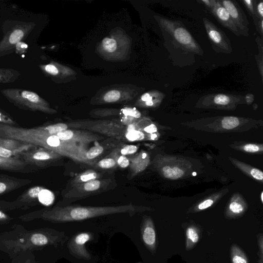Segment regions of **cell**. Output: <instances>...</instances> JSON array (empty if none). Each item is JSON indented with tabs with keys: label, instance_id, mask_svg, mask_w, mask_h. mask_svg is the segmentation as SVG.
I'll return each instance as SVG.
<instances>
[{
	"label": "cell",
	"instance_id": "cell-19",
	"mask_svg": "<svg viewBox=\"0 0 263 263\" xmlns=\"http://www.w3.org/2000/svg\"><path fill=\"white\" fill-rule=\"evenodd\" d=\"M233 162L238 166L241 170L250 175L253 178L257 180L262 181L263 179V173L260 170L248 166L239 161L233 160Z\"/></svg>",
	"mask_w": 263,
	"mask_h": 263
},
{
	"label": "cell",
	"instance_id": "cell-20",
	"mask_svg": "<svg viewBox=\"0 0 263 263\" xmlns=\"http://www.w3.org/2000/svg\"><path fill=\"white\" fill-rule=\"evenodd\" d=\"M19 75V73L13 69L0 68V83L13 82Z\"/></svg>",
	"mask_w": 263,
	"mask_h": 263
},
{
	"label": "cell",
	"instance_id": "cell-27",
	"mask_svg": "<svg viewBox=\"0 0 263 263\" xmlns=\"http://www.w3.org/2000/svg\"><path fill=\"white\" fill-rule=\"evenodd\" d=\"M256 41L258 47L259 53L258 55H255V59L257 62V64L258 67L260 74L261 76V79L263 78V68H262V62H263V47H262V41L261 38L259 36L256 39Z\"/></svg>",
	"mask_w": 263,
	"mask_h": 263
},
{
	"label": "cell",
	"instance_id": "cell-22",
	"mask_svg": "<svg viewBox=\"0 0 263 263\" xmlns=\"http://www.w3.org/2000/svg\"><path fill=\"white\" fill-rule=\"evenodd\" d=\"M247 9L250 16L252 17L255 28H256L259 21L260 20L257 16L256 6V1L254 0H243L241 1Z\"/></svg>",
	"mask_w": 263,
	"mask_h": 263
},
{
	"label": "cell",
	"instance_id": "cell-6",
	"mask_svg": "<svg viewBox=\"0 0 263 263\" xmlns=\"http://www.w3.org/2000/svg\"><path fill=\"white\" fill-rule=\"evenodd\" d=\"M113 180L98 179L68 188L64 194L67 200H76L100 194L113 187Z\"/></svg>",
	"mask_w": 263,
	"mask_h": 263
},
{
	"label": "cell",
	"instance_id": "cell-13",
	"mask_svg": "<svg viewBox=\"0 0 263 263\" xmlns=\"http://www.w3.org/2000/svg\"><path fill=\"white\" fill-rule=\"evenodd\" d=\"M244 101V97L240 95L217 93L203 96L200 99L198 103L200 102L205 106L227 107L235 106L239 102H243Z\"/></svg>",
	"mask_w": 263,
	"mask_h": 263
},
{
	"label": "cell",
	"instance_id": "cell-38",
	"mask_svg": "<svg viewBox=\"0 0 263 263\" xmlns=\"http://www.w3.org/2000/svg\"><path fill=\"white\" fill-rule=\"evenodd\" d=\"M41 67L47 73L53 76H55L59 73V70L57 67L51 64L42 66Z\"/></svg>",
	"mask_w": 263,
	"mask_h": 263
},
{
	"label": "cell",
	"instance_id": "cell-9",
	"mask_svg": "<svg viewBox=\"0 0 263 263\" xmlns=\"http://www.w3.org/2000/svg\"><path fill=\"white\" fill-rule=\"evenodd\" d=\"M208 37L214 49L218 52L231 53L232 48L230 40L225 33L208 18H203Z\"/></svg>",
	"mask_w": 263,
	"mask_h": 263
},
{
	"label": "cell",
	"instance_id": "cell-24",
	"mask_svg": "<svg viewBox=\"0 0 263 263\" xmlns=\"http://www.w3.org/2000/svg\"><path fill=\"white\" fill-rule=\"evenodd\" d=\"M164 177L169 179H178L184 174V172L177 167L172 168L169 166H165L162 169Z\"/></svg>",
	"mask_w": 263,
	"mask_h": 263
},
{
	"label": "cell",
	"instance_id": "cell-33",
	"mask_svg": "<svg viewBox=\"0 0 263 263\" xmlns=\"http://www.w3.org/2000/svg\"><path fill=\"white\" fill-rule=\"evenodd\" d=\"M102 47L105 51L112 52L117 48L116 41L112 39L104 38L102 41Z\"/></svg>",
	"mask_w": 263,
	"mask_h": 263
},
{
	"label": "cell",
	"instance_id": "cell-49",
	"mask_svg": "<svg viewBox=\"0 0 263 263\" xmlns=\"http://www.w3.org/2000/svg\"><path fill=\"white\" fill-rule=\"evenodd\" d=\"M4 216V214L0 211V218Z\"/></svg>",
	"mask_w": 263,
	"mask_h": 263
},
{
	"label": "cell",
	"instance_id": "cell-46",
	"mask_svg": "<svg viewBox=\"0 0 263 263\" xmlns=\"http://www.w3.org/2000/svg\"><path fill=\"white\" fill-rule=\"evenodd\" d=\"M256 30L262 36L263 35V20H260L256 28Z\"/></svg>",
	"mask_w": 263,
	"mask_h": 263
},
{
	"label": "cell",
	"instance_id": "cell-28",
	"mask_svg": "<svg viewBox=\"0 0 263 263\" xmlns=\"http://www.w3.org/2000/svg\"><path fill=\"white\" fill-rule=\"evenodd\" d=\"M222 127L226 129H232L239 125L240 121L238 118L235 117H224L221 122Z\"/></svg>",
	"mask_w": 263,
	"mask_h": 263
},
{
	"label": "cell",
	"instance_id": "cell-37",
	"mask_svg": "<svg viewBox=\"0 0 263 263\" xmlns=\"http://www.w3.org/2000/svg\"><path fill=\"white\" fill-rule=\"evenodd\" d=\"M242 148L243 151L248 153H256L261 151L262 147L254 144H247L243 145Z\"/></svg>",
	"mask_w": 263,
	"mask_h": 263
},
{
	"label": "cell",
	"instance_id": "cell-23",
	"mask_svg": "<svg viewBox=\"0 0 263 263\" xmlns=\"http://www.w3.org/2000/svg\"><path fill=\"white\" fill-rule=\"evenodd\" d=\"M231 257L232 263H248L245 254L236 246L231 248Z\"/></svg>",
	"mask_w": 263,
	"mask_h": 263
},
{
	"label": "cell",
	"instance_id": "cell-7",
	"mask_svg": "<svg viewBox=\"0 0 263 263\" xmlns=\"http://www.w3.org/2000/svg\"><path fill=\"white\" fill-rule=\"evenodd\" d=\"M63 157L54 151L42 147L32 148L20 154L21 159L38 169L51 166Z\"/></svg>",
	"mask_w": 263,
	"mask_h": 263
},
{
	"label": "cell",
	"instance_id": "cell-5",
	"mask_svg": "<svg viewBox=\"0 0 263 263\" xmlns=\"http://www.w3.org/2000/svg\"><path fill=\"white\" fill-rule=\"evenodd\" d=\"M54 199V194L51 191L43 186H34L26 190L15 201L11 202L0 201V204L21 206L39 203L49 206Z\"/></svg>",
	"mask_w": 263,
	"mask_h": 263
},
{
	"label": "cell",
	"instance_id": "cell-10",
	"mask_svg": "<svg viewBox=\"0 0 263 263\" xmlns=\"http://www.w3.org/2000/svg\"><path fill=\"white\" fill-rule=\"evenodd\" d=\"M218 1L229 12L233 23L238 29L240 35L248 36L249 23L239 5L235 1Z\"/></svg>",
	"mask_w": 263,
	"mask_h": 263
},
{
	"label": "cell",
	"instance_id": "cell-29",
	"mask_svg": "<svg viewBox=\"0 0 263 263\" xmlns=\"http://www.w3.org/2000/svg\"><path fill=\"white\" fill-rule=\"evenodd\" d=\"M228 208L230 213L234 215L241 214L245 210V206L242 203L236 199L232 200Z\"/></svg>",
	"mask_w": 263,
	"mask_h": 263
},
{
	"label": "cell",
	"instance_id": "cell-41",
	"mask_svg": "<svg viewBox=\"0 0 263 263\" xmlns=\"http://www.w3.org/2000/svg\"><path fill=\"white\" fill-rule=\"evenodd\" d=\"M256 13L258 17L260 20H263V1H260L256 3Z\"/></svg>",
	"mask_w": 263,
	"mask_h": 263
},
{
	"label": "cell",
	"instance_id": "cell-17",
	"mask_svg": "<svg viewBox=\"0 0 263 263\" xmlns=\"http://www.w3.org/2000/svg\"><path fill=\"white\" fill-rule=\"evenodd\" d=\"M129 168L133 176H136L144 171L149 163L147 154L141 152L130 160Z\"/></svg>",
	"mask_w": 263,
	"mask_h": 263
},
{
	"label": "cell",
	"instance_id": "cell-25",
	"mask_svg": "<svg viewBox=\"0 0 263 263\" xmlns=\"http://www.w3.org/2000/svg\"><path fill=\"white\" fill-rule=\"evenodd\" d=\"M107 157L113 158L116 160L117 165L121 168H124L129 166V159L126 156L118 153L115 149L112 150Z\"/></svg>",
	"mask_w": 263,
	"mask_h": 263
},
{
	"label": "cell",
	"instance_id": "cell-3",
	"mask_svg": "<svg viewBox=\"0 0 263 263\" xmlns=\"http://www.w3.org/2000/svg\"><path fill=\"white\" fill-rule=\"evenodd\" d=\"M3 95L12 103L19 108L32 111H40L52 114L55 112L37 93L18 88L5 89Z\"/></svg>",
	"mask_w": 263,
	"mask_h": 263
},
{
	"label": "cell",
	"instance_id": "cell-14",
	"mask_svg": "<svg viewBox=\"0 0 263 263\" xmlns=\"http://www.w3.org/2000/svg\"><path fill=\"white\" fill-rule=\"evenodd\" d=\"M0 170L23 173H34L39 169L19 158H5L0 157Z\"/></svg>",
	"mask_w": 263,
	"mask_h": 263
},
{
	"label": "cell",
	"instance_id": "cell-2",
	"mask_svg": "<svg viewBox=\"0 0 263 263\" xmlns=\"http://www.w3.org/2000/svg\"><path fill=\"white\" fill-rule=\"evenodd\" d=\"M66 238L61 250L63 257L71 263H98L99 257L86 247L87 243H97L103 231L100 224L92 223L65 231Z\"/></svg>",
	"mask_w": 263,
	"mask_h": 263
},
{
	"label": "cell",
	"instance_id": "cell-12",
	"mask_svg": "<svg viewBox=\"0 0 263 263\" xmlns=\"http://www.w3.org/2000/svg\"><path fill=\"white\" fill-rule=\"evenodd\" d=\"M33 25H19L9 31L0 42V54L13 49L32 29Z\"/></svg>",
	"mask_w": 263,
	"mask_h": 263
},
{
	"label": "cell",
	"instance_id": "cell-30",
	"mask_svg": "<svg viewBox=\"0 0 263 263\" xmlns=\"http://www.w3.org/2000/svg\"><path fill=\"white\" fill-rule=\"evenodd\" d=\"M187 246L195 243L199 240V234L197 230L194 227H191L186 230Z\"/></svg>",
	"mask_w": 263,
	"mask_h": 263
},
{
	"label": "cell",
	"instance_id": "cell-32",
	"mask_svg": "<svg viewBox=\"0 0 263 263\" xmlns=\"http://www.w3.org/2000/svg\"><path fill=\"white\" fill-rule=\"evenodd\" d=\"M138 149L135 145H125L121 147L115 149L118 153L123 156H127L135 154Z\"/></svg>",
	"mask_w": 263,
	"mask_h": 263
},
{
	"label": "cell",
	"instance_id": "cell-1",
	"mask_svg": "<svg viewBox=\"0 0 263 263\" xmlns=\"http://www.w3.org/2000/svg\"><path fill=\"white\" fill-rule=\"evenodd\" d=\"M148 210V208L132 203L108 206L67 205L56 206L44 214L47 218L61 226L60 231L65 232L79 226L99 223L95 222V219H108L122 214H131Z\"/></svg>",
	"mask_w": 263,
	"mask_h": 263
},
{
	"label": "cell",
	"instance_id": "cell-36",
	"mask_svg": "<svg viewBox=\"0 0 263 263\" xmlns=\"http://www.w3.org/2000/svg\"><path fill=\"white\" fill-rule=\"evenodd\" d=\"M123 114L126 117L130 118H139L141 117V113L135 108H126L122 110Z\"/></svg>",
	"mask_w": 263,
	"mask_h": 263
},
{
	"label": "cell",
	"instance_id": "cell-16",
	"mask_svg": "<svg viewBox=\"0 0 263 263\" xmlns=\"http://www.w3.org/2000/svg\"><path fill=\"white\" fill-rule=\"evenodd\" d=\"M28 179L0 174V196L31 183Z\"/></svg>",
	"mask_w": 263,
	"mask_h": 263
},
{
	"label": "cell",
	"instance_id": "cell-31",
	"mask_svg": "<svg viewBox=\"0 0 263 263\" xmlns=\"http://www.w3.org/2000/svg\"><path fill=\"white\" fill-rule=\"evenodd\" d=\"M50 238H48L46 235L36 233L33 234L31 238V242L36 246H44L50 242Z\"/></svg>",
	"mask_w": 263,
	"mask_h": 263
},
{
	"label": "cell",
	"instance_id": "cell-48",
	"mask_svg": "<svg viewBox=\"0 0 263 263\" xmlns=\"http://www.w3.org/2000/svg\"><path fill=\"white\" fill-rule=\"evenodd\" d=\"M261 200L262 202H263V192L261 194Z\"/></svg>",
	"mask_w": 263,
	"mask_h": 263
},
{
	"label": "cell",
	"instance_id": "cell-35",
	"mask_svg": "<svg viewBox=\"0 0 263 263\" xmlns=\"http://www.w3.org/2000/svg\"><path fill=\"white\" fill-rule=\"evenodd\" d=\"M0 124L15 126L17 123L4 111L0 110Z\"/></svg>",
	"mask_w": 263,
	"mask_h": 263
},
{
	"label": "cell",
	"instance_id": "cell-8",
	"mask_svg": "<svg viewBox=\"0 0 263 263\" xmlns=\"http://www.w3.org/2000/svg\"><path fill=\"white\" fill-rule=\"evenodd\" d=\"M90 131L103 134L117 140L130 142L132 141V130H141L139 123L130 124H118L115 123H102L88 127Z\"/></svg>",
	"mask_w": 263,
	"mask_h": 263
},
{
	"label": "cell",
	"instance_id": "cell-39",
	"mask_svg": "<svg viewBox=\"0 0 263 263\" xmlns=\"http://www.w3.org/2000/svg\"><path fill=\"white\" fill-rule=\"evenodd\" d=\"M28 48V45L22 42H19L15 46L16 52L17 53H24Z\"/></svg>",
	"mask_w": 263,
	"mask_h": 263
},
{
	"label": "cell",
	"instance_id": "cell-45",
	"mask_svg": "<svg viewBox=\"0 0 263 263\" xmlns=\"http://www.w3.org/2000/svg\"><path fill=\"white\" fill-rule=\"evenodd\" d=\"M244 99L246 103L250 104L254 100V96L252 93H248L245 96Z\"/></svg>",
	"mask_w": 263,
	"mask_h": 263
},
{
	"label": "cell",
	"instance_id": "cell-42",
	"mask_svg": "<svg viewBox=\"0 0 263 263\" xmlns=\"http://www.w3.org/2000/svg\"><path fill=\"white\" fill-rule=\"evenodd\" d=\"M213 203V200L211 199H206L203 202H201L198 205V209L199 210H202L211 206Z\"/></svg>",
	"mask_w": 263,
	"mask_h": 263
},
{
	"label": "cell",
	"instance_id": "cell-47",
	"mask_svg": "<svg viewBox=\"0 0 263 263\" xmlns=\"http://www.w3.org/2000/svg\"><path fill=\"white\" fill-rule=\"evenodd\" d=\"M144 103H145V105L146 106L151 107V106H153L155 104L156 102L154 100H152V101H147V102H146Z\"/></svg>",
	"mask_w": 263,
	"mask_h": 263
},
{
	"label": "cell",
	"instance_id": "cell-21",
	"mask_svg": "<svg viewBox=\"0 0 263 263\" xmlns=\"http://www.w3.org/2000/svg\"><path fill=\"white\" fill-rule=\"evenodd\" d=\"M105 146L97 145L87 149L84 154V157L88 161L92 163V160L100 156L105 151Z\"/></svg>",
	"mask_w": 263,
	"mask_h": 263
},
{
	"label": "cell",
	"instance_id": "cell-4",
	"mask_svg": "<svg viewBox=\"0 0 263 263\" xmlns=\"http://www.w3.org/2000/svg\"><path fill=\"white\" fill-rule=\"evenodd\" d=\"M160 23L163 29L182 49L196 54L203 53L199 44L189 31L179 22L160 18Z\"/></svg>",
	"mask_w": 263,
	"mask_h": 263
},
{
	"label": "cell",
	"instance_id": "cell-34",
	"mask_svg": "<svg viewBox=\"0 0 263 263\" xmlns=\"http://www.w3.org/2000/svg\"><path fill=\"white\" fill-rule=\"evenodd\" d=\"M120 97V93L116 90H112L108 91L104 96V100L107 103L115 102L119 100Z\"/></svg>",
	"mask_w": 263,
	"mask_h": 263
},
{
	"label": "cell",
	"instance_id": "cell-15",
	"mask_svg": "<svg viewBox=\"0 0 263 263\" xmlns=\"http://www.w3.org/2000/svg\"><path fill=\"white\" fill-rule=\"evenodd\" d=\"M210 12L222 26L236 36L240 35L239 31L233 23L229 12L218 0H216L214 7Z\"/></svg>",
	"mask_w": 263,
	"mask_h": 263
},
{
	"label": "cell",
	"instance_id": "cell-11",
	"mask_svg": "<svg viewBox=\"0 0 263 263\" xmlns=\"http://www.w3.org/2000/svg\"><path fill=\"white\" fill-rule=\"evenodd\" d=\"M61 140L86 147L87 145L103 138L91 132L67 129L56 135Z\"/></svg>",
	"mask_w": 263,
	"mask_h": 263
},
{
	"label": "cell",
	"instance_id": "cell-44",
	"mask_svg": "<svg viewBox=\"0 0 263 263\" xmlns=\"http://www.w3.org/2000/svg\"><path fill=\"white\" fill-rule=\"evenodd\" d=\"M141 99L142 101H143L144 102H147L149 101L154 100L153 96L148 92L145 93L144 94H143L141 96Z\"/></svg>",
	"mask_w": 263,
	"mask_h": 263
},
{
	"label": "cell",
	"instance_id": "cell-43",
	"mask_svg": "<svg viewBox=\"0 0 263 263\" xmlns=\"http://www.w3.org/2000/svg\"><path fill=\"white\" fill-rule=\"evenodd\" d=\"M198 2L204 5L206 8L210 11L214 7L216 0H201Z\"/></svg>",
	"mask_w": 263,
	"mask_h": 263
},
{
	"label": "cell",
	"instance_id": "cell-40",
	"mask_svg": "<svg viewBox=\"0 0 263 263\" xmlns=\"http://www.w3.org/2000/svg\"><path fill=\"white\" fill-rule=\"evenodd\" d=\"M142 131L146 134H152L157 131V128L154 124H151L143 127Z\"/></svg>",
	"mask_w": 263,
	"mask_h": 263
},
{
	"label": "cell",
	"instance_id": "cell-50",
	"mask_svg": "<svg viewBox=\"0 0 263 263\" xmlns=\"http://www.w3.org/2000/svg\"><path fill=\"white\" fill-rule=\"evenodd\" d=\"M136 263H142V262H136Z\"/></svg>",
	"mask_w": 263,
	"mask_h": 263
},
{
	"label": "cell",
	"instance_id": "cell-26",
	"mask_svg": "<svg viewBox=\"0 0 263 263\" xmlns=\"http://www.w3.org/2000/svg\"><path fill=\"white\" fill-rule=\"evenodd\" d=\"M94 166L98 168L108 170L113 168L117 166L116 160L112 157H106L98 161Z\"/></svg>",
	"mask_w": 263,
	"mask_h": 263
},
{
	"label": "cell",
	"instance_id": "cell-18",
	"mask_svg": "<svg viewBox=\"0 0 263 263\" xmlns=\"http://www.w3.org/2000/svg\"><path fill=\"white\" fill-rule=\"evenodd\" d=\"M102 175L93 170H88L77 175L69 183V187L100 179Z\"/></svg>",
	"mask_w": 263,
	"mask_h": 263
}]
</instances>
